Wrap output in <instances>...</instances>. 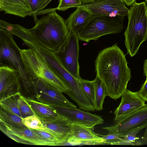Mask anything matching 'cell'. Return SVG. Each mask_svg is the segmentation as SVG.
<instances>
[{"mask_svg":"<svg viewBox=\"0 0 147 147\" xmlns=\"http://www.w3.org/2000/svg\"><path fill=\"white\" fill-rule=\"evenodd\" d=\"M20 51L27 73L33 82L40 79L62 93L68 91L66 84L41 55L30 48H20Z\"/></svg>","mask_w":147,"mask_h":147,"instance_id":"cell-5","label":"cell"},{"mask_svg":"<svg viewBox=\"0 0 147 147\" xmlns=\"http://www.w3.org/2000/svg\"><path fill=\"white\" fill-rule=\"evenodd\" d=\"M121 102L113 113L115 122L126 117L144 106L145 101L138 92H133L126 89L121 96Z\"/></svg>","mask_w":147,"mask_h":147,"instance_id":"cell-16","label":"cell"},{"mask_svg":"<svg viewBox=\"0 0 147 147\" xmlns=\"http://www.w3.org/2000/svg\"><path fill=\"white\" fill-rule=\"evenodd\" d=\"M78 80L83 92L93 105L94 100V90L92 81L84 80L81 78Z\"/></svg>","mask_w":147,"mask_h":147,"instance_id":"cell-25","label":"cell"},{"mask_svg":"<svg viewBox=\"0 0 147 147\" xmlns=\"http://www.w3.org/2000/svg\"><path fill=\"white\" fill-rule=\"evenodd\" d=\"M53 10L38 20L30 30L35 40L54 53L59 50L69 33L65 20Z\"/></svg>","mask_w":147,"mask_h":147,"instance_id":"cell-2","label":"cell"},{"mask_svg":"<svg viewBox=\"0 0 147 147\" xmlns=\"http://www.w3.org/2000/svg\"><path fill=\"white\" fill-rule=\"evenodd\" d=\"M31 129L42 139L51 144L52 146L58 145L57 140L50 134L42 130Z\"/></svg>","mask_w":147,"mask_h":147,"instance_id":"cell-29","label":"cell"},{"mask_svg":"<svg viewBox=\"0 0 147 147\" xmlns=\"http://www.w3.org/2000/svg\"><path fill=\"white\" fill-rule=\"evenodd\" d=\"M147 127V104L115 122L111 126L103 127L109 134H116L123 137L128 132L136 129Z\"/></svg>","mask_w":147,"mask_h":147,"instance_id":"cell-10","label":"cell"},{"mask_svg":"<svg viewBox=\"0 0 147 147\" xmlns=\"http://www.w3.org/2000/svg\"><path fill=\"white\" fill-rule=\"evenodd\" d=\"M17 102L19 110L23 118L34 115L27 99L21 94L18 95Z\"/></svg>","mask_w":147,"mask_h":147,"instance_id":"cell-26","label":"cell"},{"mask_svg":"<svg viewBox=\"0 0 147 147\" xmlns=\"http://www.w3.org/2000/svg\"><path fill=\"white\" fill-rule=\"evenodd\" d=\"M83 4L90 3L94 1L95 0H82Z\"/></svg>","mask_w":147,"mask_h":147,"instance_id":"cell-36","label":"cell"},{"mask_svg":"<svg viewBox=\"0 0 147 147\" xmlns=\"http://www.w3.org/2000/svg\"><path fill=\"white\" fill-rule=\"evenodd\" d=\"M34 114L43 123L53 122L64 116L61 115L57 109L51 106L38 101L35 99H28Z\"/></svg>","mask_w":147,"mask_h":147,"instance_id":"cell-17","label":"cell"},{"mask_svg":"<svg viewBox=\"0 0 147 147\" xmlns=\"http://www.w3.org/2000/svg\"><path fill=\"white\" fill-rule=\"evenodd\" d=\"M105 144H111L120 140L121 138L116 134H109L106 135H101Z\"/></svg>","mask_w":147,"mask_h":147,"instance_id":"cell-30","label":"cell"},{"mask_svg":"<svg viewBox=\"0 0 147 147\" xmlns=\"http://www.w3.org/2000/svg\"><path fill=\"white\" fill-rule=\"evenodd\" d=\"M58 112L65 117L71 124L82 125L90 127L102 124V117L74 107H59L55 108Z\"/></svg>","mask_w":147,"mask_h":147,"instance_id":"cell-14","label":"cell"},{"mask_svg":"<svg viewBox=\"0 0 147 147\" xmlns=\"http://www.w3.org/2000/svg\"><path fill=\"white\" fill-rule=\"evenodd\" d=\"M86 8L95 16L109 15L111 16H127L129 9L121 0H103L82 4L76 6Z\"/></svg>","mask_w":147,"mask_h":147,"instance_id":"cell-11","label":"cell"},{"mask_svg":"<svg viewBox=\"0 0 147 147\" xmlns=\"http://www.w3.org/2000/svg\"><path fill=\"white\" fill-rule=\"evenodd\" d=\"M20 94L8 96L0 100V108L23 118L19 110L17 102L18 95Z\"/></svg>","mask_w":147,"mask_h":147,"instance_id":"cell-23","label":"cell"},{"mask_svg":"<svg viewBox=\"0 0 147 147\" xmlns=\"http://www.w3.org/2000/svg\"><path fill=\"white\" fill-rule=\"evenodd\" d=\"M143 129V127L128 132L123 137V139L132 142H135L136 140L139 139L136 137V135Z\"/></svg>","mask_w":147,"mask_h":147,"instance_id":"cell-31","label":"cell"},{"mask_svg":"<svg viewBox=\"0 0 147 147\" xmlns=\"http://www.w3.org/2000/svg\"><path fill=\"white\" fill-rule=\"evenodd\" d=\"M125 16L93 15L88 23L78 34L79 39L89 42L96 40L101 36L117 34L123 29Z\"/></svg>","mask_w":147,"mask_h":147,"instance_id":"cell-6","label":"cell"},{"mask_svg":"<svg viewBox=\"0 0 147 147\" xmlns=\"http://www.w3.org/2000/svg\"><path fill=\"white\" fill-rule=\"evenodd\" d=\"M127 6H131L136 2V0H121Z\"/></svg>","mask_w":147,"mask_h":147,"instance_id":"cell-35","label":"cell"},{"mask_svg":"<svg viewBox=\"0 0 147 147\" xmlns=\"http://www.w3.org/2000/svg\"><path fill=\"white\" fill-rule=\"evenodd\" d=\"M65 20L69 31L78 34L93 15L86 8L78 7Z\"/></svg>","mask_w":147,"mask_h":147,"instance_id":"cell-20","label":"cell"},{"mask_svg":"<svg viewBox=\"0 0 147 147\" xmlns=\"http://www.w3.org/2000/svg\"><path fill=\"white\" fill-rule=\"evenodd\" d=\"M20 78L18 72L7 65L0 67V100L21 93Z\"/></svg>","mask_w":147,"mask_h":147,"instance_id":"cell-15","label":"cell"},{"mask_svg":"<svg viewBox=\"0 0 147 147\" xmlns=\"http://www.w3.org/2000/svg\"><path fill=\"white\" fill-rule=\"evenodd\" d=\"M90 127L72 123L70 136L62 145H97L105 144L104 140Z\"/></svg>","mask_w":147,"mask_h":147,"instance_id":"cell-13","label":"cell"},{"mask_svg":"<svg viewBox=\"0 0 147 147\" xmlns=\"http://www.w3.org/2000/svg\"><path fill=\"white\" fill-rule=\"evenodd\" d=\"M28 2L33 12L35 24L38 21L37 16L52 0H26Z\"/></svg>","mask_w":147,"mask_h":147,"instance_id":"cell-24","label":"cell"},{"mask_svg":"<svg viewBox=\"0 0 147 147\" xmlns=\"http://www.w3.org/2000/svg\"><path fill=\"white\" fill-rule=\"evenodd\" d=\"M78 35L69 31L68 35L57 52V56L64 68L77 79L81 78L78 59L79 47Z\"/></svg>","mask_w":147,"mask_h":147,"instance_id":"cell-8","label":"cell"},{"mask_svg":"<svg viewBox=\"0 0 147 147\" xmlns=\"http://www.w3.org/2000/svg\"><path fill=\"white\" fill-rule=\"evenodd\" d=\"M95 1H101L103 0H95Z\"/></svg>","mask_w":147,"mask_h":147,"instance_id":"cell-38","label":"cell"},{"mask_svg":"<svg viewBox=\"0 0 147 147\" xmlns=\"http://www.w3.org/2000/svg\"><path fill=\"white\" fill-rule=\"evenodd\" d=\"M34 99L54 108L76 106L68 100L63 93L45 81L39 79L34 80Z\"/></svg>","mask_w":147,"mask_h":147,"instance_id":"cell-9","label":"cell"},{"mask_svg":"<svg viewBox=\"0 0 147 147\" xmlns=\"http://www.w3.org/2000/svg\"><path fill=\"white\" fill-rule=\"evenodd\" d=\"M143 138L145 140L147 141V127H146V129L144 133Z\"/></svg>","mask_w":147,"mask_h":147,"instance_id":"cell-37","label":"cell"},{"mask_svg":"<svg viewBox=\"0 0 147 147\" xmlns=\"http://www.w3.org/2000/svg\"><path fill=\"white\" fill-rule=\"evenodd\" d=\"M144 74L147 79V59L144 61L143 65Z\"/></svg>","mask_w":147,"mask_h":147,"instance_id":"cell-34","label":"cell"},{"mask_svg":"<svg viewBox=\"0 0 147 147\" xmlns=\"http://www.w3.org/2000/svg\"><path fill=\"white\" fill-rule=\"evenodd\" d=\"M22 119L18 115L0 108V121L16 127H26L23 123Z\"/></svg>","mask_w":147,"mask_h":147,"instance_id":"cell-22","label":"cell"},{"mask_svg":"<svg viewBox=\"0 0 147 147\" xmlns=\"http://www.w3.org/2000/svg\"><path fill=\"white\" fill-rule=\"evenodd\" d=\"M0 10L5 13L22 18L33 16L30 6L26 0H0Z\"/></svg>","mask_w":147,"mask_h":147,"instance_id":"cell-19","label":"cell"},{"mask_svg":"<svg viewBox=\"0 0 147 147\" xmlns=\"http://www.w3.org/2000/svg\"><path fill=\"white\" fill-rule=\"evenodd\" d=\"M138 92L141 97L145 101H147V79H146Z\"/></svg>","mask_w":147,"mask_h":147,"instance_id":"cell-32","label":"cell"},{"mask_svg":"<svg viewBox=\"0 0 147 147\" xmlns=\"http://www.w3.org/2000/svg\"><path fill=\"white\" fill-rule=\"evenodd\" d=\"M94 87V100L93 104L96 111L103 109V105L105 97L108 96L106 88L102 81L97 76L92 81Z\"/></svg>","mask_w":147,"mask_h":147,"instance_id":"cell-21","label":"cell"},{"mask_svg":"<svg viewBox=\"0 0 147 147\" xmlns=\"http://www.w3.org/2000/svg\"><path fill=\"white\" fill-rule=\"evenodd\" d=\"M83 4L82 0H59V4L55 9L64 11L69 8L75 7Z\"/></svg>","mask_w":147,"mask_h":147,"instance_id":"cell-28","label":"cell"},{"mask_svg":"<svg viewBox=\"0 0 147 147\" xmlns=\"http://www.w3.org/2000/svg\"><path fill=\"white\" fill-rule=\"evenodd\" d=\"M43 131L53 135L56 139L58 145H62L67 142L71 131V124L64 117L53 122L43 123Z\"/></svg>","mask_w":147,"mask_h":147,"instance_id":"cell-18","label":"cell"},{"mask_svg":"<svg viewBox=\"0 0 147 147\" xmlns=\"http://www.w3.org/2000/svg\"><path fill=\"white\" fill-rule=\"evenodd\" d=\"M22 122L26 127L30 129L43 130L45 127L43 123L34 115L23 118Z\"/></svg>","mask_w":147,"mask_h":147,"instance_id":"cell-27","label":"cell"},{"mask_svg":"<svg viewBox=\"0 0 147 147\" xmlns=\"http://www.w3.org/2000/svg\"><path fill=\"white\" fill-rule=\"evenodd\" d=\"M95 67L96 76L105 85L108 96L115 100L121 97L131 76L125 56L117 43L99 52Z\"/></svg>","mask_w":147,"mask_h":147,"instance_id":"cell-1","label":"cell"},{"mask_svg":"<svg viewBox=\"0 0 147 147\" xmlns=\"http://www.w3.org/2000/svg\"><path fill=\"white\" fill-rule=\"evenodd\" d=\"M145 1L146 2V3H147V0H145Z\"/></svg>","mask_w":147,"mask_h":147,"instance_id":"cell-39","label":"cell"},{"mask_svg":"<svg viewBox=\"0 0 147 147\" xmlns=\"http://www.w3.org/2000/svg\"><path fill=\"white\" fill-rule=\"evenodd\" d=\"M146 3L145 1L136 2L129 9L127 26L124 35L127 53L131 57L136 54L141 44L147 40Z\"/></svg>","mask_w":147,"mask_h":147,"instance_id":"cell-4","label":"cell"},{"mask_svg":"<svg viewBox=\"0 0 147 147\" xmlns=\"http://www.w3.org/2000/svg\"><path fill=\"white\" fill-rule=\"evenodd\" d=\"M112 145H134L137 144H135V142H132L128 140H125L123 138H121L120 140L113 143Z\"/></svg>","mask_w":147,"mask_h":147,"instance_id":"cell-33","label":"cell"},{"mask_svg":"<svg viewBox=\"0 0 147 147\" xmlns=\"http://www.w3.org/2000/svg\"><path fill=\"white\" fill-rule=\"evenodd\" d=\"M20 49L14 39L13 34L7 30L0 28V65H7L17 71L20 78L21 94L27 99H34V82L27 73Z\"/></svg>","mask_w":147,"mask_h":147,"instance_id":"cell-3","label":"cell"},{"mask_svg":"<svg viewBox=\"0 0 147 147\" xmlns=\"http://www.w3.org/2000/svg\"><path fill=\"white\" fill-rule=\"evenodd\" d=\"M41 55L68 87L69 90L66 94L78 104L80 109L85 110L89 108L92 104L82 91L78 79L64 68L57 55L48 50Z\"/></svg>","mask_w":147,"mask_h":147,"instance_id":"cell-7","label":"cell"},{"mask_svg":"<svg viewBox=\"0 0 147 147\" xmlns=\"http://www.w3.org/2000/svg\"><path fill=\"white\" fill-rule=\"evenodd\" d=\"M0 122L1 131L18 142L28 145L52 146L27 127L17 128L2 121Z\"/></svg>","mask_w":147,"mask_h":147,"instance_id":"cell-12","label":"cell"}]
</instances>
